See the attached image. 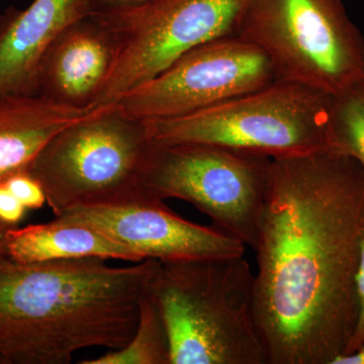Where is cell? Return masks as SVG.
I'll list each match as a JSON object with an SVG mask.
<instances>
[{
    "instance_id": "6da1fadb",
    "label": "cell",
    "mask_w": 364,
    "mask_h": 364,
    "mask_svg": "<svg viewBox=\"0 0 364 364\" xmlns=\"http://www.w3.org/2000/svg\"><path fill=\"white\" fill-rule=\"evenodd\" d=\"M364 166L321 152L272 159L253 250L268 364H332L356 321Z\"/></svg>"
},
{
    "instance_id": "7a4b0ae2",
    "label": "cell",
    "mask_w": 364,
    "mask_h": 364,
    "mask_svg": "<svg viewBox=\"0 0 364 364\" xmlns=\"http://www.w3.org/2000/svg\"><path fill=\"white\" fill-rule=\"evenodd\" d=\"M105 261L0 257V364H68L83 349L126 346L159 260Z\"/></svg>"
},
{
    "instance_id": "3957f363",
    "label": "cell",
    "mask_w": 364,
    "mask_h": 364,
    "mask_svg": "<svg viewBox=\"0 0 364 364\" xmlns=\"http://www.w3.org/2000/svg\"><path fill=\"white\" fill-rule=\"evenodd\" d=\"M148 291L164 322L170 364H268L255 272L244 254L159 261Z\"/></svg>"
},
{
    "instance_id": "277c9868",
    "label": "cell",
    "mask_w": 364,
    "mask_h": 364,
    "mask_svg": "<svg viewBox=\"0 0 364 364\" xmlns=\"http://www.w3.org/2000/svg\"><path fill=\"white\" fill-rule=\"evenodd\" d=\"M331 97L274 80L186 116L145 121L154 143H195L284 159L327 151Z\"/></svg>"
},
{
    "instance_id": "5b68a950",
    "label": "cell",
    "mask_w": 364,
    "mask_h": 364,
    "mask_svg": "<svg viewBox=\"0 0 364 364\" xmlns=\"http://www.w3.org/2000/svg\"><path fill=\"white\" fill-rule=\"evenodd\" d=\"M151 145L145 121L114 105L100 107L57 134L28 170L55 217L83 205L135 202L149 198L141 176Z\"/></svg>"
},
{
    "instance_id": "8992f818",
    "label": "cell",
    "mask_w": 364,
    "mask_h": 364,
    "mask_svg": "<svg viewBox=\"0 0 364 364\" xmlns=\"http://www.w3.org/2000/svg\"><path fill=\"white\" fill-rule=\"evenodd\" d=\"M237 35L264 53L277 80L333 97L364 79V38L342 0H250Z\"/></svg>"
},
{
    "instance_id": "52a82bcc",
    "label": "cell",
    "mask_w": 364,
    "mask_h": 364,
    "mask_svg": "<svg viewBox=\"0 0 364 364\" xmlns=\"http://www.w3.org/2000/svg\"><path fill=\"white\" fill-rule=\"evenodd\" d=\"M272 161L205 144L152 142L141 186L151 200L191 203L215 229L253 249Z\"/></svg>"
},
{
    "instance_id": "ba28073f",
    "label": "cell",
    "mask_w": 364,
    "mask_h": 364,
    "mask_svg": "<svg viewBox=\"0 0 364 364\" xmlns=\"http://www.w3.org/2000/svg\"><path fill=\"white\" fill-rule=\"evenodd\" d=\"M250 0H157L147 6L93 13L117 43L116 65L95 107L116 104L181 55L237 35Z\"/></svg>"
},
{
    "instance_id": "9c48e42d",
    "label": "cell",
    "mask_w": 364,
    "mask_h": 364,
    "mask_svg": "<svg viewBox=\"0 0 364 364\" xmlns=\"http://www.w3.org/2000/svg\"><path fill=\"white\" fill-rule=\"evenodd\" d=\"M277 80L264 53L238 35L198 46L114 104L140 121L174 119Z\"/></svg>"
},
{
    "instance_id": "30bf717a",
    "label": "cell",
    "mask_w": 364,
    "mask_h": 364,
    "mask_svg": "<svg viewBox=\"0 0 364 364\" xmlns=\"http://www.w3.org/2000/svg\"><path fill=\"white\" fill-rule=\"evenodd\" d=\"M98 230L144 260L176 261L243 255L246 246L214 227L179 217L162 200L142 198L112 205H83L55 217Z\"/></svg>"
},
{
    "instance_id": "8fae6325",
    "label": "cell",
    "mask_w": 364,
    "mask_h": 364,
    "mask_svg": "<svg viewBox=\"0 0 364 364\" xmlns=\"http://www.w3.org/2000/svg\"><path fill=\"white\" fill-rule=\"evenodd\" d=\"M117 43L95 14L64 28L42 60L38 95L58 104L91 109L117 63Z\"/></svg>"
},
{
    "instance_id": "7c38bea8",
    "label": "cell",
    "mask_w": 364,
    "mask_h": 364,
    "mask_svg": "<svg viewBox=\"0 0 364 364\" xmlns=\"http://www.w3.org/2000/svg\"><path fill=\"white\" fill-rule=\"evenodd\" d=\"M93 14L88 0H33L0 14V100L38 95L42 60L64 28Z\"/></svg>"
},
{
    "instance_id": "4fadbf2b",
    "label": "cell",
    "mask_w": 364,
    "mask_h": 364,
    "mask_svg": "<svg viewBox=\"0 0 364 364\" xmlns=\"http://www.w3.org/2000/svg\"><path fill=\"white\" fill-rule=\"evenodd\" d=\"M93 111L58 104L40 95L0 100V181L30 168L57 134Z\"/></svg>"
},
{
    "instance_id": "5bb4252c",
    "label": "cell",
    "mask_w": 364,
    "mask_h": 364,
    "mask_svg": "<svg viewBox=\"0 0 364 364\" xmlns=\"http://www.w3.org/2000/svg\"><path fill=\"white\" fill-rule=\"evenodd\" d=\"M6 250L11 260L21 263L82 258L117 259L132 263L144 260L135 251L98 230L56 220L9 230Z\"/></svg>"
},
{
    "instance_id": "9a60e30c",
    "label": "cell",
    "mask_w": 364,
    "mask_h": 364,
    "mask_svg": "<svg viewBox=\"0 0 364 364\" xmlns=\"http://www.w3.org/2000/svg\"><path fill=\"white\" fill-rule=\"evenodd\" d=\"M81 363L170 364L168 336L148 287L141 298L138 325L129 343L123 348Z\"/></svg>"
},
{
    "instance_id": "2e32d148",
    "label": "cell",
    "mask_w": 364,
    "mask_h": 364,
    "mask_svg": "<svg viewBox=\"0 0 364 364\" xmlns=\"http://www.w3.org/2000/svg\"><path fill=\"white\" fill-rule=\"evenodd\" d=\"M327 151L353 158L364 166V79L331 97Z\"/></svg>"
},
{
    "instance_id": "e0dca14e",
    "label": "cell",
    "mask_w": 364,
    "mask_h": 364,
    "mask_svg": "<svg viewBox=\"0 0 364 364\" xmlns=\"http://www.w3.org/2000/svg\"><path fill=\"white\" fill-rule=\"evenodd\" d=\"M356 294H358V314L355 328L345 354H351L364 346V241L361 245L360 258L356 274Z\"/></svg>"
},
{
    "instance_id": "ac0fdd59",
    "label": "cell",
    "mask_w": 364,
    "mask_h": 364,
    "mask_svg": "<svg viewBox=\"0 0 364 364\" xmlns=\"http://www.w3.org/2000/svg\"><path fill=\"white\" fill-rule=\"evenodd\" d=\"M26 210L4 181H0V223L9 229L18 228L26 217Z\"/></svg>"
},
{
    "instance_id": "d6986e66",
    "label": "cell",
    "mask_w": 364,
    "mask_h": 364,
    "mask_svg": "<svg viewBox=\"0 0 364 364\" xmlns=\"http://www.w3.org/2000/svg\"><path fill=\"white\" fill-rule=\"evenodd\" d=\"M93 13L95 11H112V9H133L147 6L157 0H88Z\"/></svg>"
},
{
    "instance_id": "ffe728a7",
    "label": "cell",
    "mask_w": 364,
    "mask_h": 364,
    "mask_svg": "<svg viewBox=\"0 0 364 364\" xmlns=\"http://www.w3.org/2000/svg\"><path fill=\"white\" fill-rule=\"evenodd\" d=\"M332 364H364V346L353 353L338 356Z\"/></svg>"
},
{
    "instance_id": "44dd1931",
    "label": "cell",
    "mask_w": 364,
    "mask_h": 364,
    "mask_svg": "<svg viewBox=\"0 0 364 364\" xmlns=\"http://www.w3.org/2000/svg\"><path fill=\"white\" fill-rule=\"evenodd\" d=\"M9 230L11 229L0 223V257L7 256L6 250V236Z\"/></svg>"
}]
</instances>
